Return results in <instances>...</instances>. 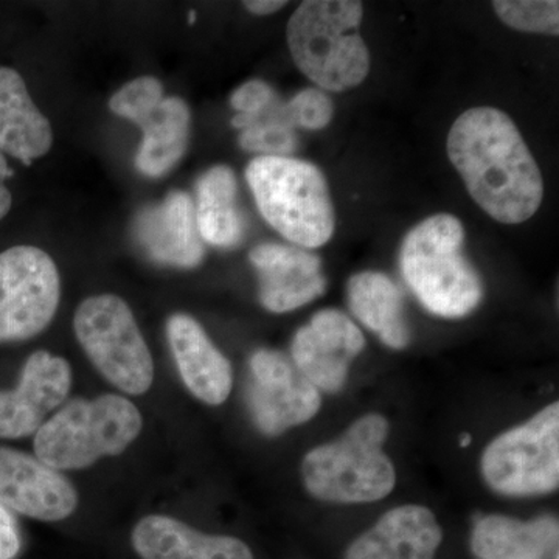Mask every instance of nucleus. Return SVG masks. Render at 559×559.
Returning <instances> with one entry per match:
<instances>
[{"label":"nucleus","mask_w":559,"mask_h":559,"mask_svg":"<svg viewBox=\"0 0 559 559\" xmlns=\"http://www.w3.org/2000/svg\"><path fill=\"white\" fill-rule=\"evenodd\" d=\"M142 426L138 407L124 396L72 400L35 433L36 459L57 471L84 469L121 454Z\"/></svg>","instance_id":"obj_6"},{"label":"nucleus","mask_w":559,"mask_h":559,"mask_svg":"<svg viewBox=\"0 0 559 559\" xmlns=\"http://www.w3.org/2000/svg\"><path fill=\"white\" fill-rule=\"evenodd\" d=\"M167 337L191 395L209 406H219L229 399L234 385L230 360L210 341L197 319L182 312L173 314L167 322Z\"/></svg>","instance_id":"obj_17"},{"label":"nucleus","mask_w":559,"mask_h":559,"mask_svg":"<svg viewBox=\"0 0 559 559\" xmlns=\"http://www.w3.org/2000/svg\"><path fill=\"white\" fill-rule=\"evenodd\" d=\"M21 533L9 509L0 506V559H14L21 551Z\"/></svg>","instance_id":"obj_28"},{"label":"nucleus","mask_w":559,"mask_h":559,"mask_svg":"<svg viewBox=\"0 0 559 559\" xmlns=\"http://www.w3.org/2000/svg\"><path fill=\"white\" fill-rule=\"evenodd\" d=\"M237 178L229 167L216 165L197 183V223L202 240L234 248L245 237V218L237 207Z\"/></svg>","instance_id":"obj_23"},{"label":"nucleus","mask_w":559,"mask_h":559,"mask_svg":"<svg viewBox=\"0 0 559 559\" xmlns=\"http://www.w3.org/2000/svg\"><path fill=\"white\" fill-rule=\"evenodd\" d=\"M109 109L138 124L143 132L135 167L146 178H162L189 148L191 114L179 97H165L164 86L153 76H140L110 97Z\"/></svg>","instance_id":"obj_9"},{"label":"nucleus","mask_w":559,"mask_h":559,"mask_svg":"<svg viewBox=\"0 0 559 559\" xmlns=\"http://www.w3.org/2000/svg\"><path fill=\"white\" fill-rule=\"evenodd\" d=\"M51 143L50 121L32 100L21 73L0 68V153L32 165L49 153Z\"/></svg>","instance_id":"obj_20"},{"label":"nucleus","mask_w":559,"mask_h":559,"mask_svg":"<svg viewBox=\"0 0 559 559\" xmlns=\"http://www.w3.org/2000/svg\"><path fill=\"white\" fill-rule=\"evenodd\" d=\"M248 407L253 423L266 436H280L318 415L319 390L297 370L293 360L275 349L250 356Z\"/></svg>","instance_id":"obj_11"},{"label":"nucleus","mask_w":559,"mask_h":559,"mask_svg":"<svg viewBox=\"0 0 559 559\" xmlns=\"http://www.w3.org/2000/svg\"><path fill=\"white\" fill-rule=\"evenodd\" d=\"M558 539L555 518L524 522L489 514L474 525L471 550L477 559H555Z\"/></svg>","instance_id":"obj_21"},{"label":"nucleus","mask_w":559,"mask_h":559,"mask_svg":"<svg viewBox=\"0 0 559 559\" xmlns=\"http://www.w3.org/2000/svg\"><path fill=\"white\" fill-rule=\"evenodd\" d=\"M261 216L301 248L326 245L336 229L330 187L320 168L294 157H255L246 168Z\"/></svg>","instance_id":"obj_4"},{"label":"nucleus","mask_w":559,"mask_h":559,"mask_svg":"<svg viewBox=\"0 0 559 559\" xmlns=\"http://www.w3.org/2000/svg\"><path fill=\"white\" fill-rule=\"evenodd\" d=\"M231 127L241 130V148L261 156L289 157L299 143L286 114V105L277 98L259 116L249 119L235 116L231 119Z\"/></svg>","instance_id":"obj_24"},{"label":"nucleus","mask_w":559,"mask_h":559,"mask_svg":"<svg viewBox=\"0 0 559 559\" xmlns=\"http://www.w3.org/2000/svg\"><path fill=\"white\" fill-rule=\"evenodd\" d=\"M288 2H280V0H246L242 2V7L250 13L257 14V16H267V14L277 13V11L285 9Z\"/></svg>","instance_id":"obj_30"},{"label":"nucleus","mask_w":559,"mask_h":559,"mask_svg":"<svg viewBox=\"0 0 559 559\" xmlns=\"http://www.w3.org/2000/svg\"><path fill=\"white\" fill-rule=\"evenodd\" d=\"M275 92L261 80H250L231 94L230 106L242 119L259 116L275 102Z\"/></svg>","instance_id":"obj_27"},{"label":"nucleus","mask_w":559,"mask_h":559,"mask_svg":"<svg viewBox=\"0 0 559 559\" xmlns=\"http://www.w3.org/2000/svg\"><path fill=\"white\" fill-rule=\"evenodd\" d=\"M362 16L358 0H307L290 16V57L322 90H353L369 75L370 51L359 32Z\"/></svg>","instance_id":"obj_3"},{"label":"nucleus","mask_w":559,"mask_h":559,"mask_svg":"<svg viewBox=\"0 0 559 559\" xmlns=\"http://www.w3.org/2000/svg\"><path fill=\"white\" fill-rule=\"evenodd\" d=\"M463 224L448 213L421 221L401 245L404 282L419 304L439 318H465L484 297L480 275L463 253Z\"/></svg>","instance_id":"obj_2"},{"label":"nucleus","mask_w":559,"mask_h":559,"mask_svg":"<svg viewBox=\"0 0 559 559\" xmlns=\"http://www.w3.org/2000/svg\"><path fill=\"white\" fill-rule=\"evenodd\" d=\"M348 301L353 314L377 333L390 348L407 347L409 326L404 319L403 293L381 272L366 271L348 282Z\"/></svg>","instance_id":"obj_22"},{"label":"nucleus","mask_w":559,"mask_h":559,"mask_svg":"<svg viewBox=\"0 0 559 559\" xmlns=\"http://www.w3.org/2000/svg\"><path fill=\"white\" fill-rule=\"evenodd\" d=\"M70 385L68 360L44 349L33 353L17 388L0 392V439H22L38 432L47 415L68 399Z\"/></svg>","instance_id":"obj_13"},{"label":"nucleus","mask_w":559,"mask_h":559,"mask_svg":"<svg viewBox=\"0 0 559 559\" xmlns=\"http://www.w3.org/2000/svg\"><path fill=\"white\" fill-rule=\"evenodd\" d=\"M79 495L60 471L25 452L0 447V506L32 520L57 522L76 509Z\"/></svg>","instance_id":"obj_14"},{"label":"nucleus","mask_w":559,"mask_h":559,"mask_svg":"<svg viewBox=\"0 0 559 559\" xmlns=\"http://www.w3.org/2000/svg\"><path fill=\"white\" fill-rule=\"evenodd\" d=\"M11 175H13V171L10 170L9 162L0 153V221L9 215L11 205H13V194H11L9 187L5 186V180Z\"/></svg>","instance_id":"obj_29"},{"label":"nucleus","mask_w":559,"mask_h":559,"mask_svg":"<svg viewBox=\"0 0 559 559\" xmlns=\"http://www.w3.org/2000/svg\"><path fill=\"white\" fill-rule=\"evenodd\" d=\"M134 238L159 264L193 270L204 260L197 210L186 191H171L160 204L143 209L134 223Z\"/></svg>","instance_id":"obj_16"},{"label":"nucleus","mask_w":559,"mask_h":559,"mask_svg":"<svg viewBox=\"0 0 559 559\" xmlns=\"http://www.w3.org/2000/svg\"><path fill=\"white\" fill-rule=\"evenodd\" d=\"M389 429L382 415H364L340 439L308 452L301 477L310 495L336 503L388 498L396 484L393 463L382 451Z\"/></svg>","instance_id":"obj_5"},{"label":"nucleus","mask_w":559,"mask_h":559,"mask_svg":"<svg viewBox=\"0 0 559 559\" xmlns=\"http://www.w3.org/2000/svg\"><path fill=\"white\" fill-rule=\"evenodd\" d=\"M484 479L506 496H535L559 485V404H549L491 441L480 460Z\"/></svg>","instance_id":"obj_8"},{"label":"nucleus","mask_w":559,"mask_h":559,"mask_svg":"<svg viewBox=\"0 0 559 559\" xmlns=\"http://www.w3.org/2000/svg\"><path fill=\"white\" fill-rule=\"evenodd\" d=\"M260 277V301L267 311L289 312L322 296L326 278L322 261L294 246L264 242L249 255Z\"/></svg>","instance_id":"obj_15"},{"label":"nucleus","mask_w":559,"mask_h":559,"mask_svg":"<svg viewBox=\"0 0 559 559\" xmlns=\"http://www.w3.org/2000/svg\"><path fill=\"white\" fill-rule=\"evenodd\" d=\"M471 444V436L469 433H463L462 439H460V447L466 448Z\"/></svg>","instance_id":"obj_31"},{"label":"nucleus","mask_w":559,"mask_h":559,"mask_svg":"<svg viewBox=\"0 0 559 559\" xmlns=\"http://www.w3.org/2000/svg\"><path fill=\"white\" fill-rule=\"evenodd\" d=\"M73 330L87 358L110 384L128 395L148 392L154 360L127 301L114 294L81 301Z\"/></svg>","instance_id":"obj_7"},{"label":"nucleus","mask_w":559,"mask_h":559,"mask_svg":"<svg viewBox=\"0 0 559 559\" xmlns=\"http://www.w3.org/2000/svg\"><path fill=\"white\" fill-rule=\"evenodd\" d=\"M492 9L499 20L514 31L559 35V2L557 0H496Z\"/></svg>","instance_id":"obj_25"},{"label":"nucleus","mask_w":559,"mask_h":559,"mask_svg":"<svg viewBox=\"0 0 559 559\" xmlns=\"http://www.w3.org/2000/svg\"><path fill=\"white\" fill-rule=\"evenodd\" d=\"M60 299V272L49 253L25 245L0 253V344L38 336Z\"/></svg>","instance_id":"obj_10"},{"label":"nucleus","mask_w":559,"mask_h":559,"mask_svg":"<svg viewBox=\"0 0 559 559\" xmlns=\"http://www.w3.org/2000/svg\"><path fill=\"white\" fill-rule=\"evenodd\" d=\"M448 156L471 198L492 219L521 224L538 212L543 175L503 110L481 106L463 112L448 135Z\"/></svg>","instance_id":"obj_1"},{"label":"nucleus","mask_w":559,"mask_h":559,"mask_svg":"<svg viewBox=\"0 0 559 559\" xmlns=\"http://www.w3.org/2000/svg\"><path fill=\"white\" fill-rule=\"evenodd\" d=\"M441 540L443 532L432 511L396 507L353 540L344 559H436Z\"/></svg>","instance_id":"obj_18"},{"label":"nucleus","mask_w":559,"mask_h":559,"mask_svg":"<svg viewBox=\"0 0 559 559\" xmlns=\"http://www.w3.org/2000/svg\"><path fill=\"white\" fill-rule=\"evenodd\" d=\"M364 347L362 331L352 319L337 310H323L297 331L290 360L316 389L337 393L347 381L349 364Z\"/></svg>","instance_id":"obj_12"},{"label":"nucleus","mask_w":559,"mask_h":559,"mask_svg":"<svg viewBox=\"0 0 559 559\" xmlns=\"http://www.w3.org/2000/svg\"><path fill=\"white\" fill-rule=\"evenodd\" d=\"M286 114L294 128L299 127L308 131L322 130L333 119V102L325 92L311 87V90L299 92L286 105Z\"/></svg>","instance_id":"obj_26"},{"label":"nucleus","mask_w":559,"mask_h":559,"mask_svg":"<svg viewBox=\"0 0 559 559\" xmlns=\"http://www.w3.org/2000/svg\"><path fill=\"white\" fill-rule=\"evenodd\" d=\"M135 554L142 559H253L248 544L231 536L205 535L164 514H151L131 533Z\"/></svg>","instance_id":"obj_19"}]
</instances>
